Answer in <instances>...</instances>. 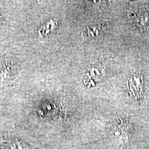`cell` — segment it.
<instances>
[{
	"label": "cell",
	"mask_w": 149,
	"mask_h": 149,
	"mask_svg": "<svg viewBox=\"0 0 149 149\" xmlns=\"http://www.w3.org/2000/svg\"><path fill=\"white\" fill-rule=\"evenodd\" d=\"M128 88L130 96L135 100L140 99L143 94V81L142 76L136 74L128 82Z\"/></svg>",
	"instance_id": "obj_3"
},
{
	"label": "cell",
	"mask_w": 149,
	"mask_h": 149,
	"mask_svg": "<svg viewBox=\"0 0 149 149\" xmlns=\"http://www.w3.org/2000/svg\"><path fill=\"white\" fill-rule=\"evenodd\" d=\"M129 124L124 118L118 119L113 123L111 129L112 137L118 145L124 146L128 140Z\"/></svg>",
	"instance_id": "obj_1"
},
{
	"label": "cell",
	"mask_w": 149,
	"mask_h": 149,
	"mask_svg": "<svg viewBox=\"0 0 149 149\" xmlns=\"http://www.w3.org/2000/svg\"><path fill=\"white\" fill-rule=\"evenodd\" d=\"M104 74V69L100 65H94L88 69L84 76V83L88 86L94 85L101 80Z\"/></svg>",
	"instance_id": "obj_4"
},
{
	"label": "cell",
	"mask_w": 149,
	"mask_h": 149,
	"mask_svg": "<svg viewBox=\"0 0 149 149\" xmlns=\"http://www.w3.org/2000/svg\"><path fill=\"white\" fill-rule=\"evenodd\" d=\"M131 12L130 17L136 25L141 29L149 31V7L136 6Z\"/></svg>",
	"instance_id": "obj_2"
}]
</instances>
